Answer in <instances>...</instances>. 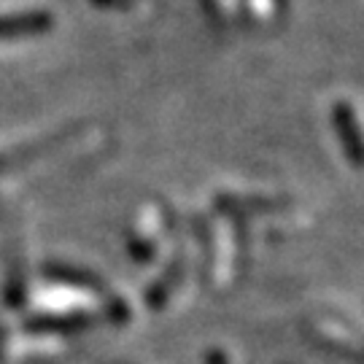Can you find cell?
I'll return each instance as SVG.
<instances>
[{"label":"cell","instance_id":"obj_3","mask_svg":"<svg viewBox=\"0 0 364 364\" xmlns=\"http://www.w3.org/2000/svg\"><path fill=\"white\" fill-rule=\"evenodd\" d=\"M52 25H54V19L46 11L6 14V16H0V41L33 38V36L46 33Z\"/></svg>","mask_w":364,"mask_h":364},{"label":"cell","instance_id":"obj_2","mask_svg":"<svg viewBox=\"0 0 364 364\" xmlns=\"http://www.w3.org/2000/svg\"><path fill=\"white\" fill-rule=\"evenodd\" d=\"M105 318H108V313H95V311L46 313V316H38V318H30L27 326L30 329H41V332H76V329L103 324Z\"/></svg>","mask_w":364,"mask_h":364},{"label":"cell","instance_id":"obj_4","mask_svg":"<svg viewBox=\"0 0 364 364\" xmlns=\"http://www.w3.org/2000/svg\"><path fill=\"white\" fill-rule=\"evenodd\" d=\"M332 117H335V130L340 135V144L346 146L351 162L359 168L362 165V132H359V122H356L353 108L348 103H338Z\"/></svg>","mask_w":364,"mask_h":364},{"label":"cell","instance_id":"obj_1","mask_svg":"<svg viewBox=\"0 0 364 364\" xmlns=\"http://www.w3.org/2000/svg\"><path fill=\"white\" fill-rule=\"evenodd\" d=\"M76 132H78V127H73V130H60V132H54V135L38 138L36 144L14 146V149L0 151V173L22 168V165L33 162V159H38V156H43V154H52L54 149H60L63 144H68V138H70V135H76Z\"/></svg>","mask_w":364,"mask_h":364}]
</instances>
